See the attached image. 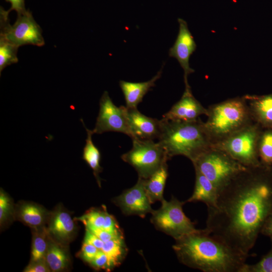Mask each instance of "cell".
<instances>
[{
	"label": "cell",
	"instance_id": "obj_3",
	"mask_svg": "<svg viewBox=\"0 0 272 272\" xmlns=\"http://www.w3.org/2000/svg\"><path fill=\"white\" fill-rule=\"evenodd\" d=\"M161 131L158 142L168 159L182 155L193 162L212 147L204 122L200 118L189 121L160 120Z\"/></svg>",
	"mask_w": 272,
	"mask_h": 272
},
{
	"label": "cell",
	"instance_id": "obj_20",
	"mask_svg": "<svg viewBox=\"0 0 272 272\" xmlns=\"http://www.w3.org/2000/svg\"><path fill=\"white\" fill-rule=\"evenodd\" d=\"M67 246L49 237L45 259L51 271H62L70 266L71 259Z\"/></svg>",
	"mask_w": 272,
	"mask_h": 272
},
{
	"label": "cell",
	"instance_id": "obj_32",
	"mask_svg": "<svg viewBox=\"0 0 272 272\" xmlns=\"http://www.w3.org/2000/svg\"><path fill=\"white\" fill-rule=\"evenodd\" d=\"M24 272H49L51 271L45 258L35 261H30L25 267Z\"/></svg>",
	"mask_w": 272,
	"mask_h": 272
},
{
	"label": "cell",
	"instance_id": "obj_2",
	"mask_svg": "<svg viewBox=\"0 0 272 272\" xmlns=\"http://www.w3.org/2000/svg\"><path fill=\"white\" fill-rule=\"evenodd\" d=\"M172 248L183 264L203 272H241L247 257L204 229L176 239Z\"/></svg>",
	"mask_w": 272,
	"mask_h": 272
},
{
	"label": "cell",
	"instance_id": "obj_22",
	"mask_svg": "<svg viewBox=\"0 0 272 272\" xmlns=\"http://www.w3.org/2000/svg\"><path fill=\"white\" fill-rule=\"evenodd\" d=\"M83 125L87 131V138L86 140V145L83 149V159L88 164L92 169L93 174L96 179L99 186H101V179L99 174L102 171L103 168L100 165L101 154L98 148L94 144L92 141V130L88 129L85 125L82 119H81Z\"/></svg>",
	"mask_w": 272,
	"mask_h": 272
},
{
	"label": "cell",
	"instance_id": "obj_35",
	"mask_svg": "<svg viewBox=\"0 0 272 272\" xmlns=\"http://www.w3.org/2000/svg\"><path fill=\"white\" fill-rule=\"evenodd\" d=\"M260 233L272 238V213L265 221Z\"/></svg>",
	"mask_w": 272,
	"mask_h": 272
},
{
	"label": "cell",
	"instance_id": "obj_23",
	"mask_svg": "<svg viewBox=\"0 0 272 272\" xmlns=\"http://www.w3.org/2000/svg\"><path fill=\"white\" fill-rule=\"evenodd\" d=\"M101 250L107 256L112 269L122 263L128 252L124 237L104 242Z\"/></svg>",
	"mask_w": 272,
	"mask_h": 272
},
{
	"label": "cell",
	"instance_id": "obj_33",
	"mask_svg": "<svg viewBox=\"0 0 272 272\" xmlns=\"http://www.w3.org/2000/svg\"><path fill=\"white\" fill-rule=\"evenodd\" d=\"M89 230V229H88ZM94 234H95L99 238H100L104 242H107L109 240L124 237L123 234H118L115 233L108 232L103 229H93L89 230Z\"/></svg>",
	"mask_w": 272,
	"mask_h": 272
},
{
	"label": "cell",
	"instance_id": "obj_10",
	"mask_svg": "<svg viewBox=\"0 0 272 272\" xmlns=\"http://www.w3.org/2000/svg\"><path fill=\"white\" fill-rule=\"evenodd\" d=\"M99 106L95 128L92 130L93 133L114 131L124 133L130 137L124 106L118 107L115 106L107 91H105L101 96Z\"/></svg>",
	"mask_w": 272,
	"mask_h": 272
},
{
	"label": "cell",
	"instance_id": "obj_21",
	"mask_svg": "<svg viewBox=\"0 0 272 272\" xmlns=\"http://www.w3.org/2000/svg\"><path fill=\"white\" fill-rule=\"evenodd\" d=\"M167 162L150 177L144 179L145 190L152 204L158 201L162 202L165 199L163 193L168 176Z\"/></svg>",
	"mask_w": 272,
	"mask_h": 272
},
{
	"label": "cell",
	"instance_id": "obj_6",
	"mask_svg": "<svg viewBox=\"0 0 272 272\" xmlns=\"http://www.w3.org/2000/svg\"><path fill=\"white\" fill-rule=\"evenodd\" d=\"M262 129L253 122L212 146L225 152L246 167L256 166L260 164L257 148Z\"/></svg>",
	"mask_w": 272,
	"mask_h": 272
},
{
	"label": "cell",
	"instance_id": "obj_31",
	"mask_svg": "<svg viewBox=\"0 0 272 272\" xmlns=\"http://www.w3.org/2000/svg\"><path fill=\"white\" fill-rule=\"evenodd\" d=\"M95 246L86 242H83L80 251L78 253V256L83 261L90 263L99 251Z\"/></svg>",
	"mask_w": 272,
	"mask_h": 272
},
{
	"label": "cell",
	"instance_id": "obj_4",
	"mask_svg": "<svg viewBox=\"0 0 272 272\" xmlns=\"http://www.w3.org/2000/svg\"><path fill=\"white\" fill-rule=\"evenodd\" d=\"M207 109L204 124L213 145L254 122L244 96L213 104Z\"/></svg>",
	"mask_w": 272,
	"mask_h": 272
},
{
	"label": "cell",
	"instance_id": "obj_11",
	"mask_svg": "<svg viewBox=\"0 0 272 272\" xmlns=\"http://www.w3.org/2000/svg\"><path fill=\"white\" fill-rule=\"evenodd\" d=\"M144 181V179L139 177L133 187L125 189L113 199L112 201L123 215H137L144 218L147 214H151L154 211L145 190Z\"/></svg>",
	"mask_w": 272,
	"mask_h": 272
},
{
	"label": "cell",
	"instance_id": "obj_36",
	"mask_svg": "<svg viewBox=\"0 0 272 272\" xmlns=\"http://www.w3.org/2000/svg\"><path fill=\"white\" fill-rule=\"evenodd\" d=\"M10 3L11 8L9 11H16L18 15L22 14L26 11L24 8V0H6Z\"/></svg>",
	"mask_w": 272,
	"mask_h": 272
},
{
	"label": "cell",
	"instance_id": "obj_14",
	"mask_svg": "<svg viewBox=\"0 0 272 272\" xmlns=\"http://www.w3.org/2000/svg\"><path fill=\"white\" fill-rule=\"evenodd\" d=\"M124 111L131 139H158L161 131L160 120L144 115L137 108L124 106Z\"/></svg>",
	"mask_w": 272,
	"mask_h": 272
},
{
	"label": "cell",
	"instance_id": "obj_7",
	"mask_svg": "<svg viewBox=\"0 0 272 272\" xmlns=\"http://www.w3.org/2000/svg\"><path fill=\"white\" fill-rule=\"evenodd\" d=\"M181 201L172 196L169 201L164 199L161 207L151 213V222L159 231L171 236L175 240L199 230L184 214Z\"/></svg>",
	"mask_w": 272,
	"mask_h": 272
},
{
	"label": "cell",
	"instance_id": "obj_8",
	"mask_svg": "<svg viewBox=\"0 0 272 272\" xmlns=\"http://www.w3.org/2000/svg\"><path fill=\"white\" fill-rule=\"evenodd\" d=\"M132 147L121 158L132 166L139 177L147 179L169 159L161 145L154 140L131 139Z\"/></svg>",
	"mask_w": 272,
	"mask_h": 272
},
{
	"label": "cell",
	"instance_id": "obj_25",
	"mask_svg": "<svg viewBox=\"0 0 272 272\" xmlns=\"http://www.w3.org/2000/svg\"><path fill=\"white\" fill-rule=\"evenodd\" d=\"M257 148L260 163L272 167L271 128H262L259 137Z\"/></svg>",
	"mask_w": 272,
	"mask_h": 272
},
{
	"label": "cell",
	"instance_id": "obj_17",
	"mask_svg": "<svg viewBox=\"0 0 272 272\" xmlns=\"http://www.w3.org/2000/svg\"><path fill=\"white\" fill-rule=\"evenodd\" d=\"M252 120L262 128L272 129V93L244 96Z\"/></svg>",
	"mask_w": 272,
	"mask_h": 272
},
{
	"label": "cell",
	"instance_id": "obj_5",
	"mask_svg": "<svg viewBox=\"0 0 272 272\" xmlns=\"http://www.w3.org/2000/svg\"><path fill=\"white\" fill-rule=\"evenodd\" d=\"M192 164L195 170L212 182L218 192L247 168L225 152L213 146Z\"/></svg>",
	"mask_w": 272,
	"mask_h": 272
},
{
	"label": "cell",
	"instance_id": "obj_26",
	"mask_svg": "<svg viewBox=\"0 0 272 272\" xmlns=\"http://www.w3.org/2000/svg\"><path fill=\"white\" fill-rule=\"evenodd\" d=\"M107 212L106 208L104 206H103L102 209L91 208L81 217L75 218L74 220L82 222L86 229H102Z\"/></svg>",
	"mask_w": 272,
	"mask_h": 272
},
{
	"label": "cell",
	"instance_id": "obj_16",
	"mask_svg": "<svg viewBox=\"0 0 272 272\" xmlns=\"http://www.w3.org/2000/svg\"><path fill=\"white\" fill-rule=\"evenodd\" d=\"M50 212L37 203L22 201L15 207L14 219L31 229L46 226Z\"/></svg>",
	"mask_w": 272,
	"mask_h": 272
},
{
	"label": "cell",
	"instance_id": "obj_18",
	"mask_svg": "<svg viewBox=\"0 0 272 272\" xmlns=\"http://www.w3.org/2000/svg\"><path fill=\"white\" fill-rule=\"evenodd\" d=\"M162 69L163 66L152 79L146 82L135 83L122 80L119 81V86L124 96L126 107H137L145 95L155 86V82L160 78Z\"/></svg>",
	"mask_w": 272,
	"mask_h": 272
},
{
	"label": "cell",
	"instance_id": "obj_1",
	"mask_svg": "<svg viewBox=\"0 0 272 272\" xmlns=\"http://www.w3.org/2000/svg\"><path fill=\"white\" fill-rule=\"evenodd\" d=\"M272 213V167H247L218 192L208 208L211 235L248 257L263 225Z\"/></svg>",
	"mask_w": 272,
	"mask_h": 272
},
{
	"label": "cell",
	"instance_id": "obj_12",
	"mask_svg": "<svg viewBox=\"0 0 272 272\" xmlns=\"http://www.w3.org/2000/svg\"><path fill=\"white\" fill-rule=\"evenodd\" d=\"M179 32L174 44L169 50V55L176 58L184 71L185 89L190 88L188 76L194 72L190 67L189 58L196 48L194 38L190 32L186 22L178 19Z\"/></svg>",
	"mask_w": 272,
	"mask_h": 272
},
{
	"label": "cell",
	"instance_id": "obj_28",
	"mask_svg": "<svg viewBox=\"0 0 272 272\" xmlns=\"http://www.w3.org/2000/svg\"><path fill=\"white\" fill-rule=\"evenodd\" d=\"M15 207L10 197L1 189L0 225L3 227L12 219H14Z\"/></svg>",
	"mask_w": 272,
	"mask_h": 272
},
{
	"label": "cell",
	"instance_id": "obj_24",
	"mask_svg": "<svg viewBox=\"0 0 272 272\" xmlns=\"http://www.w3.org/2000/svg\"><path fill=\"white\" fill-rule=\"evenodd\" d=\"M32 233L30 261L44 258L50 237L46 226L38 229H32Z\"/></svg>",
	"mask_w": 272,
	"mask_h": 272
},
{
	"label": "cell",
	"instance_id": "obj_13",
	"mask_svg": "<svg viewBox=\"0 0 272 272\" xmlns=\"http://www.w3.org/2000/svg\"><path fill=\"white\" fill-rule=\"evenodd\" d=\"M46 226L50 237L64 245L74 239L77 228L71 214L62 206L50 212Z\"/></svg>",
	"mask_w": 272,
	"mask_h": 272
},
{
	"label": "cell",
	"instance_id": "obj_29",
	"mask_svg": "<svg viewBox=\"0 0 272 272\" xmlns=\"http://www.w3.org/2000/svg\"><path fill=\"white\" fill-rule=\"evenodd\" d=\"M270 250L261 259L253 264L246 263L241 272H272V238Z\"/></svg>",
	"mask_w": 272,
	"mask_h": 272
},
{
	"label": "cell",
	"instance_id": "obj_30",
	"mask_svg": "<svg viewBox=\"0 0 272 272\" xmlns=\"http://www.w3.org/2000/svg\"><path fill=\"white\" fill-rule=\"evenodd\" d=\"M89 264L96 270L105 269L108 271L112 269L107 256L101 250H99Z\"/></svg>",
	"mask_w": 272,
	"mask_h": 272
},
{
	"label": "cell",
	"instance_id": "obj_19",
	"mask_svg": "<svg viewBox=\"0 0 272 272\" xmlns=\"http://www.w3.org/2000/svg\"><path fill=\"white\" fill-rule=\"evenodd\" d=\"M195 181L193 192L186 202L201 201L208 208L216 206L218 192L214 185L199 171L195 170Z\"/></svg>",
	"mask_w": 272,
	"mask_h": 272
},
{
	"label": "cell",
	"instance_id": "obj_9",
	"mask_svg": "<svg viewBox=\"0 0 272 272\" xmlns=\"http://www.w3.org/2000/svg\"><path fill=\"white\" fill-rule=\"evenodd\" d=\"M9 12L1 11L0 37L18 47L26 44L37 46L44 45L42 29L30 12L26 11L18 15L17 20L13 25L9 23Z\"/></svg>",
	"mask_w": 272,
	"mask_h": 272
},
{
	"label": "cell",
	"instance_id": "obj_15",
	"mask_svg": "<svg viewBox=\"0 0 272 272\" xmlns=\"http://www.w3.org/2000/svg\"><path fill=\"white\" fill-rule=\"evenodd\" d=\"M208 114V109L193 96L191 89H185L180 99L163 116V118L175 120L189 121L199 118L201 115Z\"/></svg>",
	"mask_w": 272,
	"mask_h": 272
},
{
	"label": "cell",
	"instance_id": "obj_27",
	"mask_svg": "<svg viewBox=\"0 0 272 272\" xmlns=\"http://www.w3.org/2000/svg\"><path fill=\"white\" fill-rule=\"evenodd\" d=\"M18 47L0 37V73L7 66L18 61Z\"/></svg>",
	"mask_w": 272,
	"mask_h": 272
},
{
	"label": "cell",
	"instance_id": "obj_34",
	"mask_svg": "<svg viewBox=\"0 0 272 272\" xmlns=\"http://www.w3.org/2000/svg\"><path fill=\"white\" fill-rule=\"evenodd\" d=\"M84 242L91 244L99 250H101L104 244L103 241L87 229H86Z\"/></svg>",
	"mask_w": 272,
	"mask_h": 272
}]
</instances>
